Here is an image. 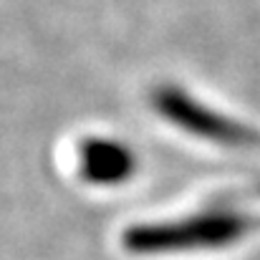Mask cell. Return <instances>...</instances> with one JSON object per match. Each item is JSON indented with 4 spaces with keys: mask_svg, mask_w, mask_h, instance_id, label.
Returning <instances> with one entry per match:
<instances>
[{
    "mask_svg": "<svg viewBox=\"0 0 260 260\" xmlns=\"http://www.w3.org/2000/svg\"><path fill=\"white\" fill-rule=\"evenodd\" d=\"M255 230H260V215L220 202L177 220L134 225L121 235V245L139 258L207 253L230 248Z\"/></svg>",
    "mask_w": 260,
    "mask_h": 260,
    "instance_id": "1",
    "label": "cell"
},
{
    "mask_svg": "<svg viewBox=\"0 0 260 260\" xmlns=\"http://www.w3.org/2000/svg\"><path fill=\"white\" fill-rule=\"evenodd\" d=\"M81 177L88 184L99 187H114L126 182L134 170V154L129 147L114 142V139H88L81 147Z\"/></svg>",
    "mask_w": 260,
    "mask_h": 260,
    "instance_id": "2",
    "label": "cell"
}]
</instances>
